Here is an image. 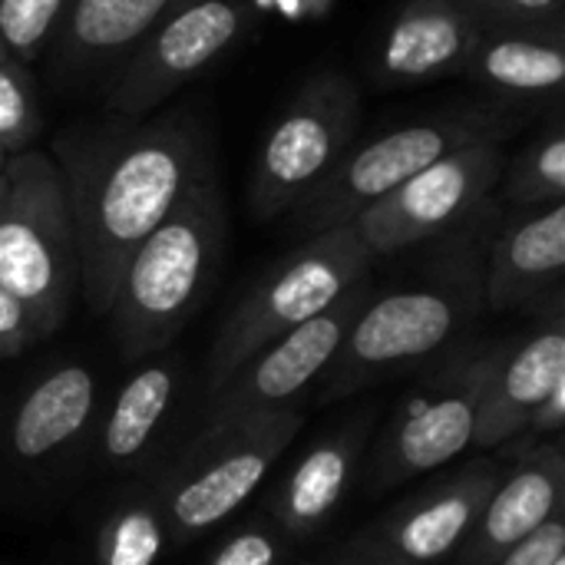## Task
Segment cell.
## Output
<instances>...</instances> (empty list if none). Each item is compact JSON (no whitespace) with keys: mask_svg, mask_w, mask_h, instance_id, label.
<instances>
[{"mask_svg":"<svg viewBox=\"0 0 565 565\" xmlns=\"http://www.w3.org/2000/svg\"><path fill=\"white\" fill-rule=\"evenodd\" d=\"M56 152L73 212L79 291L106 318L129 255L212 159L189 113L146 122L122 116L60 139Z\"/></svg>","mask_w":565,"mask_h":565,"instance_id":"1","label":"cell"},{"mask_svg":"<svg viewBox=\"0 0 565 565\" xmlns=\"http://www.w3.org/2000/svg\"><path fill=\"white\" fill-rule=\"evenodd\" d=\"M228 245V205L209 166L129 255L106 318L126 361L166 351L205 301Z\"/></svg>","mask_w":565,"mask_h":565,"instance_id":"2","label":"cell"},{"mask_svg":"<svg viewBox=\"0 0 565 565\" xmlns=\"http://www.w3.org/2000/svg\"><path fill=\"white\" fill-rule=\"evenodd\" d=\"M483 308V255L473 242H463L420 281L371 291L315 384L318 404L354 397L437 358Z\"/></svg>","mask_w":565,"mask_h":565,"instance_id":"3","label":"cell"},{"mask_svg":"<svg viewBox=\"0 0 565 565\" xmlns=\"http://www.w3.org/2000/svg\"><path fill=\"white\" fill-rule=\"evenodd\" d=\"M533 109L536 106L483 99L454 103L437 113L407 119L384 136L351 146L341 162L291 205L295 218L308 235L344 225L447 152L483 139H510L533 119Z\"/></svg>","mask_w":565,"mask_h":565,"instance_id":"4","label":"cell"},{"mask_svg":"<svg viewBox=\"0 0 565 565\" xmlns=\"http://www.w3.org/2000/svg\"><path fill=\"white\" fill-rule=\"evenodd\" d=\"M0 288L50 338L79 291V255L63 172L46 152H13L0 192Z\"/></svg>","mask_w":565,"mask_h":565,"instance_id":"5","label":"cell"},{"mask_svg":"<svg viewBox=\"0 0 565 565\" xmlns=\"http://www.w3.org/2000/svg\"><path fill=\"white\" fill-rule=\"evenodd\" d=\"M301 424V411L205 424L175 457L152 463L172 543L185 546L228 523L262 490Z\"/></svg>","mask_w":565,"mask_h":565,"instance_id":"6","label":"cell"},{"mask_svg":"<svg viewBox=\"0 0 565 565\" xmlns=\"http://www.w3.org/2000/svg\"><path fill=\"white\" fill-rule=\"evenodd\" d=\"M371 265L374 258L351 222L315 232L308 242L288 252L245 291V298L218 328L205 361V397L225 384L255 351L328 311L341 295L371 275Z\"/></svg>","mask_w":565,"mask_h":565,"instance_id":"7","label":"cell"},{"mask_svg":"<svg viewBox=\"0 0 565 565\" xmlns=\"http://www.w3.org/2000/svg\"><path fill=\"white\" fill-rule=\"evenodd\" d=\"M500 344L463 341L437 354L420 384L401 401L391 424L364 457L371 493L397 490L424 473L460 460L473 447L477 414Z\"/></svg>","mask_w":565,"mask_h":565,"instance_id":"8","label":"cell"},{"mask_svg":"<svg viewBox=\"0 0 565 565\" xmlns=\"http://www.w3.org/2000/svg\"><path fill=\"white\" fill-rule=\"evenodd\" d=\"M361 122V93L354 79L338 70L311 76L268 129L248 205L255 218L288 212L308 189H315L354 146Z\"/></svg>","mask_w":565,"mask_h":565,"instance_id":"9","label":"cell"},{"mask_svg":"<svg viewBox=\"0 0 565 565\" xmlns=\"http://www.w3.org/2000/svg\"><path fill=\"white\" fill-rule=\"evenodd\" d=\"M507 159V139H483L454 149L371 202L351 218V225L374 262L437 238L500 185Z\"/></svg>","mask_w":565,"mask_h":565,"instance_id":"10","label":"cell"},{"mask_svg":"<svg viewBox=\"0 0 565 565\" xmlns=\"http://www.w3.org/2000/svg\"><path fill=\"white\" fill-rule=\"evenodd\" d=\"M252 26L248 0H195L172 7L113 70L106 89L116 116H142L238 43Z\"/></svg>","mask_w":565,"mask_h":565,"instance_id":"11","label":"cell"},{"mask_svg":"<svg viewBox=\"0 0 565 565\" xmlns=\"http://www.w3.org/2000/svg\"><path fill=\"white\" fill-rule=\"evenodd\" d=\"M371 291L374 285L367 275L328 311L315 315L311 321L255 351L225 384H218L205 397V424L298 411V397L311 391L318 377L328 371Z\"/></svg>","mask_w":565,"mask_h":565,"instance_id":"12","label":"cell"},{"mask_svg":"<svg viewBox=\"0 0 565 565\" xmlns=\"http://www.w3.org/2000/svg\"><path fill=\"white\" fill-rule=\"evenodd\" d=\"M99 414V381L79 361H63L43 371L0 411V467L36 477L63 467L89 444Z\"/></svg>","mask_w":565,"mask_h":565,"instance_id":"13","label":"cell"},{"mask_svg":"<svg viewBox=\"0 0 565 565\" xmlns=\"http://www.w3.org/2000/svg\"><path fill=\"white\" fill-rule=\"evenodd\" d=\"M563 440H520L516 457L500 467V480L467 540L450 553V565H493L546 520L563 513Z\"/></svg>","mask_w":565,"mask_h":565,"instance_id":"14","label":"cell"},{"mask_svg":"<svg viewBox=\"0 0 565 565\" xmlns=\"http://www.w3.org/2000/svg\"><path fill=\"white\" fill-rule=\"evenodd\" d=\"M497 480L500 463L490 457H477L454 473L427 483L414 497L401 500L377 523H371L364 536L407 563H444L473 530Z\"/></svg>","mask_w":565,"mask_h":565,"instance_id":"15","label":"cell"},{"mask_svg":"<svg viewBox=\"0 0 565 565\" xmlns=\"http://www.w3.org/2000/svg\"><path fill=\"white\" fill-rule=\"evenodd\" d=\"M565 381L563 295L546 305L536 328L513 341H500V354L483 387L473 450L516 444L536 407Z\"/></svg>","mask_w":565,"mask_h":565,"instance_id":"16","label":"cell"},{"mask_svg":"<svg viewBox=\"0 0 565 565\" xmlns=\"http://www.w3.org/2000/svg\"><path fill=\"white\" fill-rule=\"evenodd\" d=\"M374 434V414H361L321 434L268 497V516L295 546L324 530L351 493Z\"/></svg>","mask_w":565,"mask_h":565,"instance_id":"17","label":"cell"},{"mask_svg":"<svg viewBox=\"0 0 565 565\" xmlns=\"http://www.w3.org/2000/svg\"><path fill=\"white\" fill-rule=\"evenodd\" d=\"M182 391V361L175 354H149L116 391L113 404L96 414L89 457L103 473H142L162 444Z\"/></svg>","mask_w":565,"mask_h":565,"instance_id":"18","label":"cell"},{"mask_svg":"<svg viewBox=\"0 0 565 565\" xmlns=\"http://www.w3.org/2000/svg\"><path fill=\"white\" fill-rule=\"evenodd\" d=\"M565 202L516 209L483 262V305L490 311L546 308L563 295Z\"/></svg>","mask_w":565,"mask_h":565,"instance_id":"19","label":"cell"},{"mask_svg":"<svg viewBox=\"0 0 565 565\" xmlns=\"http://www.w3.org/2000/svg\"><path fill=\"white\" fill-rule=\"evenodd\" d=\"M483 23L457 0H404L374 50L377 86H414L463 73Z\"/></svg>","mask_w":565,"mask_h":565,"instance_id":"20","label":"cell"},{"mask_svg":"<svg viewBox=\"0 0 565 565\" xmlns=\"http://www.w3.org/2000/svg\"><path fill=\"white\" fill-rule=\"evenodd\" d=\"M172 3L175 0H70L46 46L53 76L76 83L113 73Z\"/></svg>","mask_w":565,"mask_h":565,"instance_id":"21","label":"cell"},{"mask_svg":"<svg viewBox=\"0 0 565 565\" xmlns=\"http://www.w3.org/2000/svg\"><path fill=\"white\" fill-rule=\"evenodd\" d=\"M463 73L507 103L536 106L563 89L565 33L483 26Z\"/></svg>","mask_w":565,"mask_h":565,"instance_id":"22","label":"cell"},{"mask_svg":"<svg viewBox=\"0 0 565 565\" xmlns=\"http://www.w3.org/2000/svg\"><path fill=\"white\" fill-rule=\"evenodd\" d=\"M172 546L152 470H142L106 510L93 543V565H159Z\"/></svg>","mask_w":565,"mask_h":565,"instance_id":"23","label":"cell"},{"mask_svg":"<svg viewBox=\"0 0 565 565\" xmlns=\"http://www.w3.org/2000/svg\"><path fill=\"white\" fill-rule=\"evenodd\" d=\"M503 195L516 209L563 202L565 195V132L559 122L546 126L516 159L503 166Z\"/></svg>","mask_w":565,"mask_h":565,"instance_id":"24","label":"cell"},{"mask_svg":"<svg viewBox=\"0 0 565 565\" xmlns=\"http://www.w3.org/2000/svg\"><path fill=\"white\" fill-rule=\"evenodd\" d=\"M70 0H0V43L10 60L33 63L46 53Z\"/></svg>","mask_w":565,"mask_h":565,"instance_id":"25","label":"cell"},{"mask_svg":"<svg viewBox=\"0 0 565 565\" xmlns=\"http://www.w3.org/2000/svg\"><path fill=\"white\" fill-rule=\"evenodd\" d=\"M291 553L295 543L271 520H252L218 540L202 565H285Z\"/></svg>","mask_w":565,"mask_h":565,"instance_id":"26","label":"cell"},{"mask_svg":"<svg viewBox=\"0 0 565 565\" xmlns=\"http://www.w3.org/2000/svg\"><path fill=\"white\" fill-rule=\"evenodd\" d=\"M36 132V106L33 89L17 60H0V149L7 156L23 152V146Z\"/></svg>","mask_w":565,"mask_h":565,"instance_id":"27","label":"cell"},{"mask_svg":"<svg viewBox=\"0 0 565 565\" xmlns=\"http://www.w3.org/2000/svg\"><path fill=\"white\" fill-rule=\"evenodd\" d=\"M483 26H516V30H563V0H457Z\"/></svg>","mask_w":565,"mask_h":565,"instance_id":"28","label":"cell"},{"mask_svg":"<svg viewBox=\"0 0 565 565\" xmlns=\"http://www.w3.org/2000/svg\"><path fill=\"white\" fill-rule=\"evenodd\" d=\"M559 556H565L563 513L546 520L533 536H526L516 550H510L503 559H497L493 565H553Z\"/></svg>","mask_w":565,"mask_h":565,"instance_id":"29","label":"cell"},{"mask_svg":"<svg viewBox=\"0 0 565 565\" xmlns=\"http://www.w3.org/2000/svg\"><path fill=\"white\" fill-rule=\"evenodd\" d=\"M36 341H43V338H40L33 315L10 291L0 288V361L23 354Z\"/></svg>","mask_w":565,"mask_h":565,"instance_id":"30","label":"cell"},{"mask_svg":"<svg viewBox=\"0 0 565 565\" xmlns=\"http://www.w3.org/2000/svg\"><path fill=\"white\" fill-rule=\"evenodd\" d=\"M565 424V381L559 387H553V394L536 407V414L530 417L526 430L520 440H546V437H559Z\"/></svg>","mask_w":565,"mask_h":565,"instance_id":"31","label":"cell"},{"mask_svg":"<svg viewBox=\"0 0 565 565\" xmlns=\"http://www.w3.org/2000/svg\"><path fill=\"white\" fill-rule=\"evenodd\" d=\"M351 546H354V565H414L401 559V556H394V553H387V550H381V546H374L364 533H358L351 540Z\"/></svg>","mask_w":565,"mask_h":565,"instance_id":"32","label":"cell"},{"mask_svg":"<svg viewBox=\"0 0 565 565\" xmlns=\"http://www.w3.org/2000/svg\"><path fill=\"white\" fill-rule=\"evenodd\" d=\"M315 565H354V546L348 543V546H341L338 553H331L328 559H321V563Z\"/></svg>","mask_w":565,"mask_h":565,"instance_id":"33","label":"cell"},{"mask_svg":"<svg viewBox=\"0 0 565 565\" xmlns=\"http://www.w3.org/2000/svg\"><path fill=\"white\" fill-rule=\"evenodd\" d=\"M182 3H195V0H175L172 7H182Z\"/></svg>","mask_w":565,"mask_h":565,"instance_id":"34","label":"cell"},{"mask_svg":"<svg viewBox=\"0 0 565 565\" xmlns=\"http://www.w3.org/2000/svg\"><path fill=\"white\" fill-rule=\"evenodd\" d=\"M0 60H7V50H3V43H0Z\"/></svg>","mask_w":565,"mask_h":565,"instance_id":"35","label":"cell"},{"mask_svg":"<svg viewBox=\"0 0 565 565\" xmlns=\"http://www.w3.org/2000/svg\"><path fill=\"white\" fill-rule=\"evenodd\" d=\"M0 192H3V169H0Z\"/></svg>","mask_w":565,"mask_h":565,"instance_id":"36","label":"cell"},{"mask_svg":"<svg viewBox=\"0 0 565 565\" xmlns=\"http://www.w3.org/2000/svg\"><path fill=\"white\" fill-rule=\"evenodd\" d=\"M553 565H565V556H559V559H556V563Z\"/></svg>","mask_w":565,"mask_h":565,"instance_id":"37","label":"cell"},{"mask_svg":"<svg viewBox=\"0 0 565 565\" xmlns=\"http://www.w3.org/2000/svg\"><path fill=\"white\" fill-rule=\"evenodd\" d=\"M0 159H7V152H3V149H0Z\"/></svg>","mask_w":565,"mask_h":565,"instance_id":"38","label":"cell"}]
</instances>
